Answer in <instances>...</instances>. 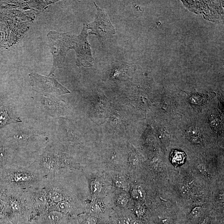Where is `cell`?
I'll return each mask as SVG.
<instances>
[{
	"mask_svg": "<svg viewBox=\"0 0 224 224\" xmlns=\"http://www.w3.org/2000/svg\"><path fill=\"white\" fill-rule=\"evenodd\" d=\"M220 107L205 111L207 123L215 138H223V111Z\"/></svg>",
	"mask_w": 224,
	"mask_h": 224,
	"instance_id": "ba28073f",
	"label": "cell"
},
{
	"mask_svg": "<svg viewBox=\"0 0 224 224\" xmlns=\"http://www.w3.org/2000/svg\"><path fill=\"white\" fill-rule=\"evenodd\" d=\"M75 36L69 32H49L47 37L53 58L52 68L49 74H54L57 69L63 67L68 51L73 48Z\"/></svg>",
	"mask_w": 224,
	"mask_h": 224,
	"instance_id": "3957f363",
	"label": "cell"
},
{
	"mask_svg": "<svg viewBox=\"0 0 224 224\" xmlns=\"http://www.w3.org/2000/svg\"><path fill=\"white\" fill-rule=\"evenodd\" d=\"M131 224H143L140 220H131Z\"/></svg>",
	"mask_w": 224,
	"mask_h": 224,
	"instance_id": "484cf974",
	"label": "cell"
},
{
	"mask_svg": "<svg viewBox=\"0 0 224 224\" xmlns=\"http://www.w3.org/2000/svg\"><path fill=\"white\" fill-rule=\"evenodd\" d=\"M172 123L173 138L187 142L191 145L200 146L215 139L204 112L197 113L187 111Z\"/></svg>",
	"mask_w": 224,
	"mask_h": 224,
	"instance_id": "6da1fadb",
	"label": "cell"
},
{
	"mask_svg": "<svg viewBox=\"0 0 224 224\" xmlns=\"http://www.w3.org/2000/svg\"><path fill=\"white\" fill-rule=\"evenodd\" d=\"M7 104H9V103L7 101L6 97L5 94L0 90V105Z\"/></svg>",
	"mask_w": 224,
	"mask_h": 224,
	"instance_id": "603a6c76",
	"label": "cell"
},
{
	"mask_svg": "<svg viewBox=\"0 0 224 224\" xmlns=\"http://www.w3.org/2000/svg\"><path fill=\"white\" fill-rule=\"evenodd\" d=\"M17 123L10 124L0 130V137L9 146H27L41 141L44 138V135L33 130L18 127Z\"/></svg>",
	"mask_w": 224,
	"mask_h": 224,
	"instance_id": "277c9868",
	"label": "cell"
},
{
	"mask_svg": "<svg viewBox=\"0 0 224 224\" xmlns=\"http://www.w3.org/2000/svg\"><path fill=\"white\" fill-rule=\"evenodd\" d=\"M49 196L51 200L54 202L59 203L63 200V196L56 191H52L50 192Z\"/></svg>",
	"mask_w": 224,
	"mask_h": 224,
	"instance_id": "2e32d148",
	"label": "cell"
},
{
	"mask_svg": "<svg viewBox=\"0 0 224 224\" xmlns=\"http://www.w3.org/2000/svg\"><path fill=\"white\" fill-rule=\"evenodd\" d=\"M63 217V215L59 212L53 211L51 212L49 215V218L54 221H57L60 220Z\"/></svg>",
	"mask_w": 224,
	"mask_h": 224,
	"instance_id": "ffe728a7",
	"label": "cell"
},
{
	"mask_svg": "<svg viewBox=\"0 0 224 224\" xmlns=\"http://www.w3.org/2000/svg\"><path fill=\"white\" fill-rule=\"evenodd\" d=\"M2 52H0V54L2 53Z\"/></svg>",
	"mask_w": 224,
	"mask_h": 224,
	"instance_id": "f1b7e54d",
	"label": "cell"
},
{
	"mask_svg": "<svg viewBox=\"0 0 224 224\" xmlns=\"http://www.w3.org/2000/svg\"><path fill=\"white\" fill-rule=\"evenodd\" d=\"M119 224H131V220L128 218H123L119 220Z\"/></svg>",
	"mask_w": 224,
	"mask_h": 224,
	"instance_id": "cb8c5ba5",
	"label": "cell"
},
{
	"mask_svg": "<svg viewBox=\"0 0 224 224\" xmlns=\"http://www.w3.org/2000/svg\"><path fill=\"white\" fill-rule=\"evenodd\" d=\"M56 208L59 211L65 212L69 209V204L67 202L62 201L59 203Z\"/></svg>",
	"mask_w": 224,
	"mask_h": 224,
	"instance_id": "ac0fdd59",
	"label": "cell"
},
{
	"mask_svg": "<svg viewBox=\"0 0 224 224\" xmlns=\"http://www.w3.org/2000/svg\"><path fill=\"white\" fill-rule=\"evenodd\" d=\"M85 25H83L82 30L78 36H75L73 50L76 55V64L78 66L90 67L93 65V57L90 44L87 38L88 33Z\"/></svg>",
	"mask_w": 224,
	"mask_h": 224,
	"instance_id": "52a82bcc",
	"label": "cell"
},
{
	"mask_svg": "<svg viewBox=\"0 0 224 224\" xmlns=\"http://www.w3.org/2000/svg\"><path fill=\"white\" fill-rule=\"evenodd\" d=\"M0 208H1V204H0Z\"/></svg>",
	"mask_w": 224,
	"mask_h": 224,
	"instance_id": "83f0119b",
	"label": "cell"
},
{
	"mask_svg": "<svg viewBox=\"0 0 224 224\" xmlns=\"http://www.w3.org/2000/svg\"><path fill=\"white\" fill-rule=\"evenodd\" d=\"M12 206L14 209L18 210L19 209L20 206L17 203H13L12 204Z\"/></svg>",
	"mask_w": 224,
	"mask_h": 224,
	"instance_id": "d4e9b609",
	"label": "cell"
},
{
	"mask_svg": "<svg viewBox=\"0 0 224 224\" xmlns=\"http://www.w3.org/2000/svg\"><path fill=\"white\" fill-rule=\"evenodd\" d=\"M94 4L97 9L95 19L91 23L85 25L88 30H91L88 34L96 36L101 45L103 47L105 45L106 40L116 34V30L107 14L95 2Z\"/></svg>",
	"mask_w": 224,
	"mask_h": 224,
	"instance_id": "8992f818",
	"label": "cell"
},
{
	"mask_svg": "<svg viewBox=\"0 0 224 224\" xmlns=\"http://www.w3.org/2000/svg\"><path fill=\"white\" fill-rule=\"evenodd\" d=\"M202 210V208L200 206L196 207L192 210V211L190 214V215L193 217H194V218H196V217L199 216L201 214Z\"/></svg>",
	"mask_w": 224,
	"mask_h": 224,
	"instance_id": "44dd1931",
	"label": "cell"
},
{
	"mask_svg": "<svg viewBox=\"0 0 224 224\" xmlns=\"http://www.w3.org/2000/svg\"><path fill=\"white\" fill-rule=\"evenodd\" d=\"M135 71L134 66L121 62L112 64L108 72L111 79L126 80L132 76Z\"/></svg>",
	"mask_w": 224,
	"mask_h": 224,
	"instance_id": "30bf717a",
	"label": "cell"
},
{
	"mask_svg": "<svg viewBox=\"0 0 224 224\" xmlns=\"http://www.w3.org/2000/svg\"><path fill=\"white\" fill-rule=\"evenodd\" d=\"M115 186L118 188L125 189L127 187L125 180L120 177H115L114 179Z\"/></svg>",
	"mask_w": 224,
	"mask_h": 224,
	"instance_id": "e0dca14e",
	"label": "cell"
},
{
	"mask_svg": "<svg viewBox=\"0 0 224 224\" xmlns=\"http://www.w3.org/2000/svg\"><path fill=\"white\" fill-rule=\"evenodd\" d=\"M201 224H208V220H207V219H205Z\"/></svg>",
	"mask_w": 224,
	"mask_h": 224,
	"instance_id": "4316f807",
	"label": "cell"
},
{
	"mask_svg": "<svg viewBox=\"0 0 224 224\" xmlns=\"http://www.w3.org/2000/svg\"><path fill=\"white\" fill-rule=\"evenodd\" d=\"M39 101L44 108L51 114L57 113L63 108L61 105V101L52 96L42 95L40 98Z\"/></svg>",
	"mask_w": 224,
	"mask_h": 224,
	"instance_id": "4fadbf2b",
	"label": "cell"
},
{
	"mask_svg": "<svg viewBox=\"0 0 224 224\" xmlns=\"http://www.w3.org/2000/svg\"><path fill=\"white\" fill-rule=\"evenodd\" d=\"M186 100L172 95L160 96L153 103L156 120L173 122L180 118L186 112Z\"/></svg>",
	"mask_w": 224,
	"mask_h": 224,
	"instance_id": "7a4b0ae2",
	"label": "cell"
},
{
	"mask_svg": "<svg viewBox=\"0 0 224 224\" xmlns=\"http://www.w3.org/2000/svg\"><path fill=\"white\" fill-rule=\"evenodd\" d=\"M101 184L98 181H93L91 183V189L93 193L99 192L101 189Z\"/></svg>",
	"mask_w": 224,
	"mask_h": 224,
	"instance_id": "7402d4cb",
	"label": "cell"
},
{
	"mask_svg": "<svg viewBox=\"0 0 224 224\" xmlns=\"http://www.w3.org/2000/svg\"><path fill=\"white\" fill-rule=\"evenodd\" d=\"M186 156L184 152L172 150L170 154V161L172 164L175 167L182 165L185 163Z\"/></svg>",
	"mask_w": 224,
	"mask_h": 224,
	"instance_id": "5bb4252c",
	"label": "cell"
},
{
	"mask_svg": "<svg viewBox=\"0 0 224 224\" xmlns=\"http://www.w3.org/2000/svg\"><path fill=\"white\" fill-rule=\"evenodd\" d=\"M133 198L136 200H141L145 197V193L143 190L141 188H139L135 190L132 193Z\"/></svg>",
	"mask_w": 224,
	"mask_h": 224,
	"instance_id": "9a60e30c",
	"label": "cell"
},
{
	"mask_svg": "<svg viewBox=\"0 0 224 224\" xmlns=\"http://www.w3.org/2000/svg\"><path fill=\"white\" fill-rule=\"evenodd\" d=\"M29 82L32 89L40 94L52 96L70 93V91L60 84L54 74L43 76L36 73L29 74Z\"/></svg>",
	"mask_w": 224,
	"mask_h": 224,
	"instance_id": "5b68a950",
	"label": "cell"
},
{
	"mask_svg": "<svg viewBox=\"0 0 224 224\" xmlns=\"http://www.w3.org/2000/svg\"><path fill=\"white\" fill-rule=\"evenodd\" d=\"M154 132L162 145L166 146L173 138V127L172 122L156 120Z\"/></svg>",
	"mask_w": 224,
	"mask_h": 224,
	"instance_id": "9c48e42d",
	"label": "cell"
},
{
	"mask_svg": "<svg viewBox=\"0 0 224 224\" xmlns=\"http://www.w3.org/2000/svg\"><path fill=\"white\" fill-rule=\"evenodd\" d=\"M21 122L15 109L9 103L0 105V130L10 124Z\"/></svg>",
	"mask_w": 224,
	"mask_h": 224,
	"instance_id": "7c38bea8",
	"label": "cell"
},
{
	"mask_svg": "<svg viewBox=\"0 0 224 224\" xmlns=\"http://www.w3.org/2000/svg\"><path fill=\"white\" fill-rule=\"evenodd\" d=\"M214 95H200L198 93L188 94L186 102H188L193 108V112L200 113L206 111V108Z\"/></svg>",
	"mask_w": 224,
	"mask_h": 224,
	"instance_id": "8fae6325",
	"label": "cell"
},
{
	"mask_svg": "<svg viewBox=\"0 0 224 224\" xmlns=\"http://www.w3.org/2000/svg\"><path fill=\"white\" fill-rule=\"evenodd\" d=\"M128 197L125 194H122L119 196L118 199V202L120 206H125L128 202Z\"/></svg>",
	"mask_w": 224,
	"mask_h": 224,
	"instance_id": "d6986e66",
	"label": "cell"
}]
</instances>
